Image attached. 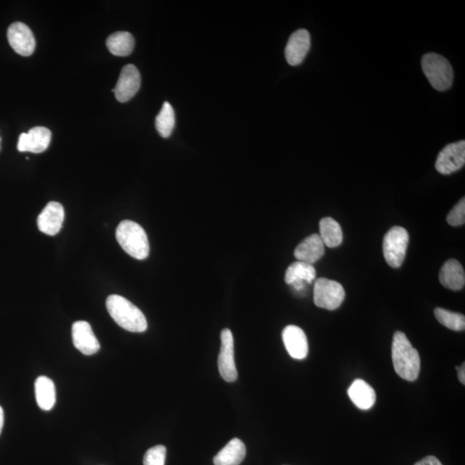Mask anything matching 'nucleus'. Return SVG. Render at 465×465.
<instances>
[{
  "label": "nucleus",
  "instance_id": "obj_18",
  "mask_svg": "<svg viewBox=\"0 0 465 465\" xmlns=\"http://www.w3.org/2000/svg\"><path fill=\"white\" fill-rule=\"evenodd\" d=\"M440 282L444 287L452 291L462 289L465 284V274L462 265L454 258L448 260L440 270Z\"/></svg>",
  "mask_w": 465,
  "mask_h": 465
},
{
  "label": "nucleus",
  "instance_id": "obj_27",
  "mask_svg": "<svg viewBox=\"0 0 465 465\" xmlns=\"http://www.w3.org/2000/svg\"><path fill=\"white\" fill-rule=\"evenodd\" d=\"M447 223L453 227L461 226L465 223V199L464 197L457 203L447 218Z\"/></svg>",
  "mask_w": 465,
  "mask_h": 465
},
{
  "label": "nucleus",
  "instance_id": "obj_11",
  "mask_svg": "<svg viewBox=\"0 0 465 465\" xmlns=\"http://www.w3.org/2000/svg\"><path fill=\"white\" fill-rule=\"evenodd\" d=\"M72 337L75 348L85 355H93L100 349V344L87 322H74L72 327Z\"/></svg>",
  "mask_w": 465,
  "mask_h": 465
},
{
  "label": "nucleus",
  "instance_id": "obj_23",
  "mask_svg": "<svg viewBox=\"0 0 465 465\" xmlns=\"http://www.w3.org/2000/svg\"><path fill=\"white\" fill-rule=\"evenodd\" d=\"M320 237L324 245L337 247L343 242V232L341 225L331 217H325L320 221Z\"/></svg>",
  "mask_w": 465,
  "mask_h": 465
},
{
  "label": "nucleus",
  "instance_id": "obj_16",
  "mask_svg": "<svg viewBox=\"0 0 465 465\" xmlns=\"http://www.w3.org/2000/svg\"><path fill=\"white\" fill-rule=\"evenodd\" d=\"M316 270L313 265L303 261L292 263L285 273V283L292 285L297 292L303 291L306 284L315 280Z\"/></svg>",
  "mask_w": 465,
  "mask_h": 465
},
{
  "label": "nucleus",
  "instance_id": "obj_12",
  "mask_svg": "<svg viewBox=\"0 0 465 465\" xmlns=\"http://www.w3.org/2000/svg\"><path fill=\"white\" fill-rule=\"evenodd\" d=\"M310 35L306 30H299L292 34L285 48V58L291 66H299L310 51Z\"/></svg>",
  "mask_w": 465,
  "mask_h": 465
},
{
  "label": "nucleus",
  "instance_id": "obj_4",
  "mask_svg": "<svg viewBox=\"0 0 465 465\" xmlns=\"http://www.w3.org/2000/svg\"><path fill=\"white\" fill-rule=\"evenodd\" d=\"M421 66L431 85L437 91H447L452 86L453 70L444 56L429 53L423 56Z\"/></svg>",
  "mask_w": 465,
  "mask_h": 465
},
{
  "label": "nucleus",
  "instance_id": "obj_2",
  "mask_svg": "<svg viewBox=\"0 0 465 465\" xmlns=\"http://www.w3.org/2000/svg\"><path fill=\"white\" fill-rule=\"evenodd\" d=\"M106 308L118 325L132 333H143L147 330V319L136 305L125 297L112 295L106 300Z\"/></svg>",
  "mask_w": 465,
  "mask_h": 465
},
{
  "label": "nucleus",
  "instance_id": "obj_8",
  "mask_svg": "<svg viewBox=\"0 0 465 465\" xmlns=\"http://www.w3.org/2000/svg\"><path fill=\"white\" fill-rule=\"evenodd\" d=\"M465 163V142L447 145L438 155L435 167L438 173L449 175L462 169Z\"/></svg>",
  "mask_w": 465,
  "mask_h": 465
},
{
  "label": "nucleus",
  "instance_id": "obj_6",
  "mask_svg": "<svg viewBox=\"0 0 465 465\" xmlns=\"http://www.w3.org/2000/svg\"><path fill=\"white\" fill-rule=\"evenodd\" d=\"M346 297L344 288L337 281L318 278L314 287V303L325 310H337Z\"/></svg>",
  "mask_w": 465,
  "mask_h": 465
},
{
  "label": "nucleus",
  "instance_id": "obj_14",
  "mask_svg": "<svg viewBox=\"0 0 465 465\" xmlns=\"http://www.w3.org/2000/svg\"><path fill=\"white\" fill-rule=\"evenodd\" d=\"M65 211L62 204L51 202L37 218V226L41 232L48 235H55L62 230Z\"/></svg>",
  "mask_w": 465,
  "mask_h": 465
},
{
  "label": "nucleus",
  "instance_id": "obj_20",
  "mask_svg": "<svg viewBox=\"0 0 465 465\" xmlns=\"http://www.w3.org/2000/svg\"><path fill=\"white\" fill-rule=\"evenodd\" d=\"M246 447L239 438H232L214 457L215 465H240L246 457Z\"/></svg>",
  "mask_w": 465,
  "mask_h": 465
},
{
  "label": "nucleus",
  "instance_id": "obj_28",
  "mask_svg": "<svg viewBox=\"0 0 465 465\" xmlns=\"http://www.w3.org/2000/svg\"><path fill=\"white\" fill-rule=\"evenodd\" d=\"M414 465H443L441 464L440 461L434 456H428L424 457V459L419 461Z\"/></svg>",
  "mask_w": 465,
  "mask_h": 465
},
{
  "label": "nucleus",
  "instance_id": "obj_19",
  "mask_svg": "<svg viewBox=\"0 0 465 465\" xmlns=\"http://www.w3.org/2000/svg\"><path fill=\"white\" fill-rule=\"evenodd\" d=\"M348 395L355 406L362 410L372 409L376 402L375 391L365 381L356 379L348 388Z\"/></svg>",
  "mask_w": 465,
  "mask_h": 465
},
{
  "label": "nucleus",
  "instance_id": "obj_5",
  "mask_svg": "<svg viewBox=\"0 0 465 465\" xmlns=\"http://www.w3.org/2000/svg\"><path fill=\"white\" fill-rule=\"evenodd\" d=\"M409 241V232L402 227H393L385 235L383 244L384 256L391 268H399L402 265Z\"/></svg>",
  "mask_w": 465,
  "mask_h": 465
},
{
  "label": "nucleus",
  "instance_id": "obj_26",
  "mask_svg": "<svg viewBox=\"0 0 465 465\" xmlns=\"http://www.w3.org/2000/svg\"><path fill=\"white\" fill-rule=\"evenodd\" d=\"M166 449L164 445H156L148 450L144 456V465H165Z\"/></svg>",
  "mask_w": 465,
  "mask_h": 465
},
{
  "label": "nucleus",
  "instance_id": "obj_29",
  "mask_svg": "<svg viewBox=\"0 0 465 465\" xmlns=\"http://www.w3.org/2000/svg\"><path fill=\"white\" fill-rule=\"evenodd\" d=\"M465 365L464 363L461 365L460 367L457 368V376H459V379L461 384H465Z\"/></svg>",
  "mask_w": 465,
  "mask_h": 465
},
{
  "label": "nucleus",
  "instance_id": "obj_30",
  "mask_svg": "<svg viewBox=\"0 0 465 465\" xmlns=\"http://www.w3.org/2000/svg\"><path fill=\"white\" fill-rule=\"evenodd\" d=\"M4 419H5V415H4V410L2 407L0 406V433L2 432L4 421H5Z\"/></svg>",
  "mask_w": 465,
  "mask_h": 465
},
{
  "label": "nucleus",
  "instance_id": "obj_15",
  "mask_svg": "<svg viewBox=\"0 0 465 465\" xmlns=\"http://www.w3.org/2000/svg\"><path fill=\"white\" fill-rule=\"evenodd\" d=\"M285 348L295 360H303L308 353V343L306 334L299 327L289 325L282 333Z\"/></svg>",
  "mask_w": 465,
  "mask_h": 465
},
{
  "label": "nucleus",
  "instance_id": "obj_3",
  "mask_svg": "<svg viewBox=\"0 0 465 465\" xmlns=\"http://www.w3.org/2000/svg\"><path fill=\"white\" fill-rule=\"evenodd\" d=\"M117 242L126 253L136 260L143 261L150 254V242L146 232L138 223L125 220L118 225Z\"/></svg>",
  "mask_w": 465,
  "mask_h": 465
},
{
  "label": "nucleus",
  "instance_id": "obj_10",
  "mask_svg": "<svg viewBox=\"0 0 465 465\" xmlns=\"http://www.w3.org/2000/svg\"><path fill=\"white\" fill-rule=\"evenodd\" d=\"M140 74L134 65H127L121 71L115 89H112L117 101L125 103L135 96L140 86Z\"/></svg>",
  "mask_w": 465,
  "mask_h": 465
},
{
  "label": "nucleus",
  "instance_id": "obj_21",
  "mask_svg": "<svg viewBox=\"0 0 465 465\" xmlns=\"http://www.w3.org/2000/svg\"><path fill=\"white\" fill-rule=\"evenodd\" d=\"M37 402L41 410L49 411L54 407L56 391L54 382L45 376L37 377L35 382Z\"/></svg>",
  "mask_w": 465,
  "mask_h": 465
},
{
  "label": "nucleus",
  "instance_id": "obj_9",
  "mask_svg": "<svg viewBox=\"0 0 465 465\" xmlns=\"http://www.w3.org/2000/svg\"><path fill=\"white\" fill-rule=\"evenodd\" d=\"M7 37L11 47L14 51L22 56H30L33 54L36 48V40L32 30L22 22H13L10 25Z\"/></svg>",
  "mask_w": 465,
  "mask_h": 465
},
{
  "label": "nucleus",
  "instance_id": "obj_25",
  "mask_svg": "<svg viewBox=\"0 0 465 465\" xmlns=\"http://www.w3.org/2000/svg\"><path fill=\"white\" fill-rule=\"evenodd\" d=\"M434 315L438 322L448 329L454 331H464L465 327V317L462 314L454 313V312L445 310V308H437L434 310Z\"/></svg>",
  "mask_w": 465,
  "mask_h": 465
},
{
  "label": "nucleus",
  "instance_id": "obj_1",
  "mask_svg": "<svg viewBox=\"0 0 465 465\" xmlns=\"http://www.w3.org/2000/svg\"><path fill=\"white\" fill-rule=\"evenodd\" d=\"M392 361L396 373L402 379L413 382L421 371V358L402 332H395L392 343Z\"/></svg>",
  "mask_w": 465,
  "mask_h": 465
},
{
  "label": "nucleus",
  "instance_id": "obj_7",
  "mask_svg": "<svg viewBox=\"0 0 465 465\" xmlns=\"http://www.w3.org/2000/svg\"><path fill=\"white\" fill-rule=\"evenodd\" d=\"M221 350L218 356V369L221 376L226 382H235L238 377L235 367L234 337L230 329H225L221 333Z\"/></svg>",
  "mask_w": 465,
  "mask_h": 465
},
{
  "label": "nucleus",
  "instance_id": "obj_13",
  "mask_svg": "<svg viewBox=\"0 0 465 465\" xmlns=\"http://www.w3.org/2000/svg\"><path fill=\"white\" fill-rule=\"evenodd\" d=\"M51 131L45 127H35L28 133L19 136L18 150L19 152H32L40 154L44 152L51 142Z\"/></svg>",
  "mask_w": 465,
  "mask_h": 465
},
{
  "label": "nucleus",
  "instance_id": "obj_24",
  "mask_svg": "<svg viewBox=\"0 0 465 465\" xmlns=\"http://www.w3.org/2000/svg\"><path fill=\"white\" fill-rule=\"evenodd\" d=\"M155 126L159 135L167 138L171 134L175 126V112L169 102L164 103L161 112L156 117Z\"/></svg>",
  "mask_w": 465,
  "mask_h": 465
},
{
  "label": "nucleus",
  "instance_id": "obj_31",
  "mask_svg": "<svg viewBox=\"0 0 465 465\" xmlns=\"http://www.w3.org/2000/svg\"><path fill=\"white\" fill-rule=\"evenodd\" d=\"M0 142H1V138H0Z\"/></svg>",
  "mask_w": 465,
  "mask_h": 465
},
{
  "label": "nucleus",
  "instance_id": "obj_17",
  "mask_svg": "<svg viewBox=\"0 0 465 465\" xmlns=\"http://www.w3.org/2000/svg\"><path fill=\"white\" fill-rule=\"evenodd\" d=\"M325 254V245L317 234H313L305 238L296 247L294 255L297 261L313 265Z\"/></svg>",
  "mask_w": 465,
  "mask_h": 465
},
{
  "label": "nucleus",
  "instance_id": "obj_22",
  "mask_svg": "<svg viewBox=\"0 0 465 465\" xmlns=\"http://www.w3.org/2000/svg\"><path fill=\"white\" fill-rule=\"evenodd\" d=\"M110 53L116 56H128L135 48V38L131 33L119 32L113 33L106 41Z\"/></svg>",
  "mask_w": 465,
  "mask_h": 465
}]
</instances>
